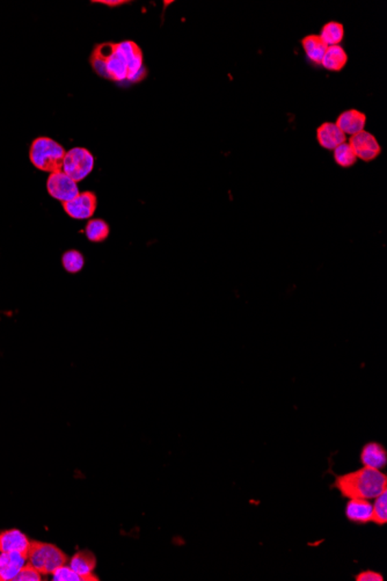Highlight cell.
Segmentation results:
<instances>
[{
	"label": "cell",
	"instance_id": "8fae6325",
	"mask_svg": "<svg viewBox=\"0 0 387 581\" xmlns=\"http://www.w3.org/2000/svg\"><path fill=\"white\" fill-rule=\"evenodd\" d=\"M316 139L321 147L333 151L347 142V135L333 122H325L316 129Z\"/></svg>",
	"mask_w": 387,
	"mask_h": 581
},
{
	"label": "cell",
	"instance_id": "6da1fadb",
	"mask_svg": "<svg viewBox=\"0 0 387 581\" xmlns=\"http://www.w3.org/2000/svg\"><path fill=\"white\" fill-rule=\"evenodd\" d=\"M90 63L102 78L122 83L128 80L138 83L145 78L143 53L134 41L100 43L94 47Z\"/></svg>",
	"mask_w": 387,
	"mask_h": 581
},
{
	"label": "cell",
	"instance_id": "9c48e42d",
	"mask_svg": "<svg viewBox=\"0 0 387 581\" xmlns=\"http://www.w3.org/2000/svg\"><path fill=\"white\" fill-rule=\"evenodd\" d=\"M30 541L19 529H8L0 532V552H16L28 555Z\"/></svg>",
	"mask_w": 387,
	"mask_h": 581
},
{
	"label": "cell",
	"instance_id": "cb8c5ba5",
	"mask_svg": "<svg viewBox=\"0 0 387 581\" xmlns=\"http://www.w3.org/2000/svg\"><path fill=\"white\" fill-rule=\"evenodd\" d=\"M42 574L33 565L27 562L20 570L14 581H41Z\"/></svg>",
	"mask_w": 387,
	"mask_h": 581
},
{
	"label": "cell",
	"instance_id": "d6986e66",
	"mask_svg": "<svg viewBox=\"0 0 387 581\" xmlns=\"http://www.w3.org/2000/svg\"><path fill=\"white\" fill-rule=\"evenodd\" d=\"M319 36L327 47L340 45V43L343 41V38H344V27H343L342 23L329 21L322 26Z\"/></svg>",
	"mask_w": 387,
	"mask_h": 581
},
{
	"label": "cell",
	"instance_id": "3957f363",
	"mask_svg": "<svg viewBox=\"0 0 387 581\" xmlns=\"http://www.w3.org/2000/svg\"><path fill=\"white\" fill-rule=\"evenodd\" d=\"M65 150L54 139L38 137L34 139L30 149V159L36 169L42 172H60L63 169Z\"/></svg>",
	"mask_w": 387,
	"mask_h": 581
},
{
	"label": "cell",
	"instance_id": "5bb4252c",
	"mask_svg": "<svg viewBox=\"0 0 387 581\" xmlns=\"http://www.w3.org/2000/svg\"><path fill=\"white\" fill-rule=\"evenodd\" d=\"M346 517L349 521L365 525L373 521V505L365 499H349L347 503Z\"/></svg>",
	"mask_w": 387,
	"mask_h": 581
},
{
	"label": "cell",
	"instance_id": "ba28073f",
	"mask_svg": "<svg viewBox=\"0 0 387 581\" xmlns=\"http://www.w3.org/2000/svg\"><path fill=\"white\" fill-rule=\"evenodd\" d=\"M348 144L354 151L356 158L365 163L375 161L382 152V147L376 137L365 130H362L356 135L350 136Z\"/></svg>",
	"mask_w": 387,
	"mask_h": 581
},
{
	"label": "cell",
	"instance_id": "d4e9b609",
	"mask_svg": "<svg viewBox=\"0 0 387 581\" xmlns=\"http://www.w3.org/2000/svg\"><path fill=\"white\" fill-rule=\"evenodd\" d=\"M355 579L357 581H383V576L382 574L378 573V572H375V571H364V572H361V573L357 574Z\"/></svg>",
	"mask_w": 387,
	"mask_h": 581
},
{
	"label": "cell",
	"instance_id": "5b68a950",
	"mask_svg": "<svg viewBox=\"0 0 387 581\" xmlns=\"http://www.w3.org/2000/svg\"><path fill=\"white\" fill-rule=\"evenodd\" d=\"M93 169V154L85 147H73L65 154L62 171L75 182L84 180Z\"/></svg>",
	"mask_w": 387,
	"mask_h": 581
},
{
	"label": "cell",
	"instance_id": "8992f818",
	"mask_svg": "<svg viewBox=\"0 0 387 581\" xmlns=\"http://www.w3.org/2000/svg\"><path fill=\"white\" fill-rule=\"evenodd\" d=\"M47 191L51 198L58 200L62 203L75 199V196L80 193L77 182L72 180L71 178L65 174L63 171L50 173L47 180Z\"/></svg>",
	"mask_w": 387,
	"mask_h": 581
},
{
	"label": "cell",
	"instance_id": "ffe728a7",
	"mask_svg": "<svg viewBox=\"0 0 387 581\" xmlns=\"http://www.w3.org/2000/svg\"><path fill=\"white\" fill-rule=\"evenodd\" d=\"M333 157L338 165L341 166L343 169H349L351 166H354L357 161V158L355 156L354 151L350 147L348 143H343L341 145L333 150Z\"/></svg>",
	"mask_w": 387,
	"mask_h": 581
},
{
	"label": "cell",
	"instance_id": "7a4b0ae2",
	"mask_svg": "<svg viewBox=\"0 0 387 581\" xmlns=\"http://www.w3.org/2000/svg\"><path fill=\"white\" fill-rule=\"evenodd\" d=\"M333 488L348 499L371 500L387 490V477L380 470L364 466L354 473L336 477Z\"/></svg>",
	"mask_w": 387,
	"mask_h": 581
},
{
	"label": "cell",
	"instance_id": "44dd1931",
	"mask_svg": "<svg viewBox=\"0 0 387 581\" xmlns=\"http://www.w3.org/2000/svg\"><path fill=\"white\" fill-rule=\"evenodd\" d=\"M62 265L67 273L77 274L85 266V258L79 251L70 250L62 257Z\"/></svg>",
	"mask_w": 387,
	"mask_h": 581
},
{
	"label": "cell",
	"instance_id": "ac0fdd59",
	"mask_svg": "<svg viewBox=\"0 0 387 581\" xmlns=\"http://www.w3.org/2000/svg\"><path fill=\"white\" fill-rule=\"evenodd\" d=\"M110 233L109 225L107 222L100 218H93L90 220L89 223L86 224L85 235L87 239L92 243H101L107 239Z\"/></svg>",
	"mask_w": 387,
	"mask_h": 581
},
{
	"label": "cell",
	"instance_id": "2e32d148",
	"mask_svg": "<svg viewBox=\"0 0 387 581\" xmlns=\"http://www.w3.org/2000/svg\"><path fill=\"white\" fill-rule=\"evenodd\" d=\"M348 62V55L341 45L328 47L320 65L328 71H342Z\"/></svg>",
	"mask_w": 387,
	"mask_h": 581
},
{
	"label": "cell",
	"instance_id": "7402d4cb",
	"mask_svg": "<svg viewBox=\"0 0 387 581\" xmlns=\"http://www.w3.org/2000/svg\"><path fill=\"white\" fill-rule=\"evenodd\" d=\"M375 499L376 501L373 505V522L378 525H384L387 522V490Z\"/></svg>",
	"mask_w": 387,
	"mask_h": 581
},
{
	"label": "cell",
	"instance_id": "484cf974",
	"mask_svg": "<svg viewBox=\"0 0 387 581\" xmlns=\"http://www.w3.org/2000/svg\"><path fill=\"white\" fill-rule=\"evenodd\" d=\"M93 3L94 4L107 5V6H110V8L121 6L123 4H129V1H127V0H94Z\"/></svg>",
	"mask_w": 387,
	"mask_h": 581
},
{
	"label": "cell",
	"instance_id": "7c38bea8",
	"mask_svg": "<svg viewBox=\"0 0 387 581\" xmlns=\"http://www.w3.org/2000/svg\"><path fill=\"white\" fill-rule=\"evenodd\" d=\"M26 562V556L21 554L0 552V581H14Z\"/></svg>",
	"mask_w": 387,
	"mask_h": 581
},
{
	"label": "cell",
	"instance_id": "277c9868",
	"mask_svg": "<svg viewBox=\"0 0 387 581\" xmlns=\"http://www.w3.org/2000/svg\"><path fill=\"white\" fill-rule=\"evenodd\" d=\"M27 562L42 576H50L56 569L67 564V556L54 544L34 541L30 542Z\"/></svg>",
	"mask_w": 387,
	"mask_h": 581
},
{
	"label": "cell",
	"instance_id": "4fadbf2b",
	"mask_svg": "<svg viewBox=\"0 0 387 581\" xmlns=\"http://www.w3.org/2000/svg\"><path fill=\"white\" fill-rule=\"evenodd\" d=\"M365 123L366 117L364 112H360L357 109H348L346 112H341L336 122L344 135L350 136L356 135L364 130Z\"/></svg>",
	"mask_w": 387,
	"mask_h": 581
},
{
	"label": "cell",
	"instance_id": "603a6c76",
	"mask_svg": "<svg viewBox=\"0 0 387 581\" xmlns=\"http://www.w3.org/2000/svg\"><path fill=\"white\" fill-rule=\"evenodd\" d=\"M51 576L54 581H82L80 576L75 573L71 567H67V564L54 571Z\"/></svg>",
	"mask_w": 387,
	"mask_h": 581
},
{
	"label": "cell",
	"instance_id": "9a60e30c",
	"mask_svg": "<svg viewBox=\"0 0 387 581\" xmlns=\"http://www.w3.org/2000/svg\"><path fill=\"white\" fill-rule=\"evenodd\" d=\"M361 463L373 469H383L387 463L386 450L379 443H366L361 451Z\"/></svg>",
	"mask_w": 387,
	"mask_h": 581
},
{
	"label": "cell",
	"instance_id": "30bf717a",
	"mask_svg": "<svg viewBox=\"0 0 387 581\" xmlns=\"http://www.w3.org/2000/svg\"><path fill=\"white\" fill-rule=\"evenodd\" d=\"M69 567L80 576L82 581H99L97 576L94 574V570L97 567V558L93 552L89 550L77 552L70 560Z\"/></svg>",
	"mask_w": 387,
	"mask_h": 581
},
{
	"label": "cell",
	"instance_id": "52a82bcc",
	"mask_svg": "<svg viewBox=\"0 0 387 581\" xmlns=\"http://www.w3.org/2000/svg\"><path fill=\"white\" fill-rule=\"evenodd\" d=\"M97 195L93 191L79 193L75 199L63 203V209L73 220H89L93 217L97 211Z\"/></svg>",
	"mask_w": 387,
	"mask_h": 581
},
{
	"label": "cell",
	"instance_id": "e0dca14e",
	"mask_svg": "<svg viewBox=\"0 0 387 581\" xmlns=\"http://www.w3.org/2000/svg\"><path fill=\"white\" fill-rule=\"evenodd\" d=\"M302 47L305 51L306 57L313 63L320 65L322 57L328 48L326 43L321 40L320 36L314 34L307 35L302 40Z\"/></svg>",
	"mask_w": 387,
	"mask_h": 581
}]
</instances>
